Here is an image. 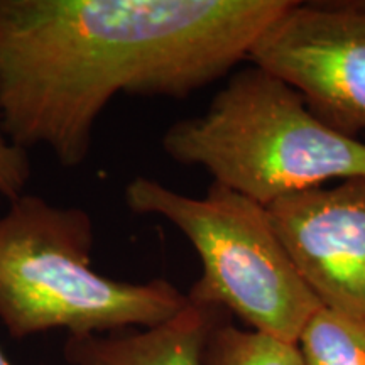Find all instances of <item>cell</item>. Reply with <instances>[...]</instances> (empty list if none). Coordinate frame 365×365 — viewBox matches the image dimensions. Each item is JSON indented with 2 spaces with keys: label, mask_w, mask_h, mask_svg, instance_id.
Wrapping results in <instances>:
<instances>
[{
  "label": "cell",
  "mask_w": 365,
  "mask_h": 365,
  "mask_svg": "<svg viewBox=\"0 0 365 365\" xmlns=\"http://www.w3.org/2000/svg\"><path fill=\"white\" fill-rule=\"evenodd\" d=\"M293 0H0V127L63 168L117 95L182 100L240 61Z\"/></svg>",
  "instance_id": "1"
},
{
  "label": "cell",
  "mask_w": 365,
  "mask_h": 365,
  "mask_svg": "<svg viewBox=\"0 0 365 365\" xmlns=\"http://www.w3.org/2000/svg\"><path fill=\"white\" fill-rule=\"evenodd\" d=\"M93 249L86 210L31 193L9 203L0 215V322L12 339L150 328L188 304L168 279L129 282L97 272Z\"/></svg>",
  "instance_id": "2"
},
{
  "label": "cell",
  "mask_w": 365,
  "mask_h": 365,
  "mask_svg": "<svg viewBox=\"0 0 365 365\" xmlns=\"http://www.w3.org/2000/svg\"><path fill=\"white\" fill-rule=\"evenodd\" d=\"M161 148L262 207L365 176V140L331 129L293 86L254 65L234 73L203 113L168 127Z\"/></svg>",
  "instance_id": "3"
},
{
  "label": "cell",
  "mask_w": 365,
  "mask_h": 365,
  "mask_svg": "<svg viewBox=\"0 0 365 365\" xmlns=\"http://www.w3.org/2000/svg\"><path fill=\"white\" fill-rule=\"evenodd\" d=\"M124 200L132 213L164 218L193 245L202 274L186 294L191 303L228 309L255 331L298 344L322 304L301 279L267 207L217 182L203 196H190L145 176L129 181Z\"/></svg>",
  "instance_id": "4"
},
{
  "label": "cell",
  "mask_w": 365,
  "mask_h": 365,
  "mask_svg": "<svg viewBox=\"0 0 365 365\" xmlns=\"http://www.w3.org/2000/svg\"><path fill=\"white\" fill-rule=\"evenodd\" d=\"M249 61L298 91L319 120L365 135V4L291 6L264 31Z\"/></svg>",
  "instance_id": "5"
},
{
  "label": "cell",
  "mask_w": 365,
  "mask_h": 365,
  "mask_svg": "<svg viewBox=\"0 0 365 365\" xmlns=\"http://www.w3.org/2000/svg\"><path fill=\"white\" fill-rule=\"evenodd\" d=\"M267 212L319 304L365 317V176L284 196Z\"/></svg>",
  "instance_id": "6"
},
{
  "label": "cell",
  "mask_w": 365,
  "mask_h": 365,
  "mask_svg": "<svg viewBox=\"0 0 365 365\" xmlns=\"http://www.w3.org/2000/svg\"><path fill=\"white\" fill-rule=\"evenodd\" d=\"M220 314L188 299L161 325L68 336L63 354L70 365H203L205 345Z\"/></svg>",
  "instance_id": "7"
},
{
  "label": "cell",
  "mask_w": 365,
  "mask_h": 365,
  "mask_svg": "<svg viewBox=\"0 0 365 365\" xmlns=\"http://www.w3.org/2000/svg\"><path fill=\"white\" fill-rule=\"evenodd\" d=\"M296 345L304 365H365V317L319 307Z\"/></svg>",
  "instance_id": "8"
},
{
  "label": "cell",
  "mask_w": 365,
  "mask_h": 365,
  "mask_svg": "<svg viewBox=\"0 0 365 365\" xmlns=\"http://www.w3.org/2000/svg\"><path fill=\"white\" fill-rule=\"evenodd\" d=\"M203 365H304L298 345L222 319L210 331Z\"/></svg>",
  "instance_id": "9"
},
{
  "label": "cell",
  "mask_w": 365,
  "mask_h": 365,
  "mask_svg": "<svg viewBox=\"0 0 365 365\" xmlns=\"http://www.w3.org/2000/svg\"><path fill=\"white\" fill-rule=\"evenodd\" d=\"M31 171L27 150L14 144L0 127V205L11 203L26 193Z\"/></svg>",
  "instance_id": "10"
},
{
  "label": "cell",
  "mask_w": 365,
  "mask_h": 365,
  "mask_svg": "<svg viewBox=\"0 0 365 365\" xmlns=\"http://www.w3.org/2000/svg\"><path fill=\"white\" fill-rule=\"evenodd\" d=\"M0 365H11V362H9V360H7V357H6V355H4V352H2V349H0Z\"/></svg>",
  "instance_id": "11"
}]
</instances>
